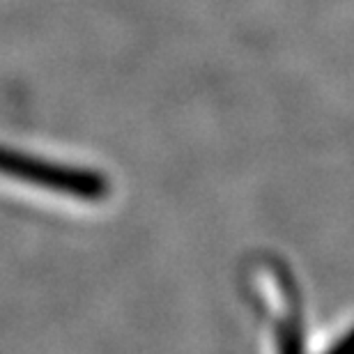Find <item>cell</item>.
Returning a JSON list of instances; mask_svg holds the SVG:
<instances>
[{"label": "cell", "mask_w": 354, "mask_h": 354, "mask_svg": "<svg viewBox=\"0 0 354 354\" xmlns=\"http://www.w3.org/2000/svg\"><path fill=\"white\" fill-rule=\"evenodd\" d=\"M0 175L24 180L28 184H35V187L58 191V194L74 196L90 203L102 201L111 194V184L102 173L53 164V161L10 150L5 145H0Z\"/></svg>", "instance_id": "obj_1"}]
</instances>
